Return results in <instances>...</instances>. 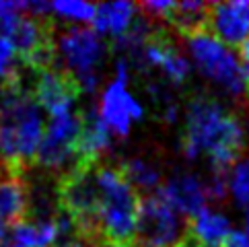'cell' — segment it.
<instances>
[{
    "instance_id": "9a60e30c",
    "label": "cell",
    "mask_w": 249,
    "mask_h": 247,
    "mask_svg": "<svg viewBox=\"0 0 249 247\" xmlns=\"http://www.w3.org/2000/svg\"><path fill=\"white\" fill-rule=\"evenodd\" d=\"M231 233H233L231 220L214 210L204 208L198 216L190 218V235L202 247H220Z\"/></svg>"
},
{
    "instance_id": "7402d4cb",
    "label": "cell",
    "mask_w": 249,
    "mask_h": 247,
    "mask_svg": "<svg viewBox=\"0 0 249 247\" xmlns=\"http://www.w3.org/2000/svg\"><path fill=\"white\" fill-rule=\"evenodd\" d=\"M220 247H249V237H247L245 233L233 231L225 241H222Z\"/></svg>"
},
{
    "instance_id": "cb8c5ba5",
    "label": "cell",
    "mask_w": 249,
    "mask_h": 247,
    "mask_svg": "<svg viewBox=\"0 0 249 247\" xmlns=\"http://www.w3.org/2000/svg\"><path fill=\"white\" fill-rule=\"evenodd\" d=\"M0 247H21L19 243H17V239L11 235V233H6V237H4V241L0 243Z\"/></svg>"
},
{
    "instance_id": "d6986e66",
    "label": "cell",
    "mask_w": 249,
    "mask_h": 247,
    "mask_svg": "<svg viewBox=\"0 0 249 247\" xmlns=\"http://www.w3.org/2000/svg\"><path fill=\"white\" fill-rule=\"evenodd\" d=\"M229 190L233 194V198L239 206L249 208V159L237 161V165L233 167Z\"/></svg>"
},
{
    "instance_id": "30bf717a",
    "label": "cell",
    "mask_w": 249,
    "mask_h": 247,
    "mask_svg": "<svg viewBox=\"0 0 249 247\" xmlns=\"http://www.w3.org/2000/svg\"><path fill=\"white\" fill-rule=\"evenodd\" d=\"M29 188L21 169L11 165L0 167V220L6 227H17L27 220Z\"/></svg>"
},
{
    "instance_id": "6da1fadb",
    "label": "cell",
    "mask_w": 249,
    "mask_h": 247,
    "mask_svg": "<svg viewBox=\"0 0 249 247\" xmlns=\"http://www.w3.org/2000/svg\"><path fill=\"white\" fill-rule=\"evenodd\" d=\"M181 146L188 159L208 153L212 167L229 171L243 153L245 134L239 120L222 109L220 103L210 97H196L188 107Z\"/></svg>"
},
{
    "instance_id": "2e32d148",
    "label": "cell",
    "mask_w": 249,
    "mask_h": 247,
    "mask_svg": "<svg viewBox=\"0 0 249 247\" xmlns=\"http://www.w3.org/2000/svg\"><path fill=\"white\" fill-rule=\"evenodd\" d=\"M136 4H130V2H105V4H97V11H95V19H93V29L103 35H120L126 31L132 21L136 17Z\"/></svg>"
},
{
    "instance_id": "603a6c76",
    "label": "cell",
    "mask_w": 249,
    "mask_h": 247,
    "mask_svg": "<svg viewBox=\"0 0 249 247\" xmlns=\"http://www.w3.org/2000/svg\"><path fill=\"white\" fill-rule=\"evenodd\" d=\"M54 247H95V245H93V243H89V241H85L83 237L74 235V237H70V239H66V241L56 243Z\"/></svg>"
},
{
    "instance_id": "52a82bcc",
    "label": "cell",
    "mask_w": 249,
    "mask_h": 247,
    "mask_svg": "<svg viewBox=\"0 0 249 247\" xmlns=\"http://www.w3.org/2000/svg\"><path fill=\"white\" fill-rule=\"evenodd\" d=\"M126 81H128V66L126 60L118 62V76L115 81L105 89L99 113L107 128L115 132L118 136H128L130 126L134 120L142 118V105L126 91Z\"/></svg>"
},
{
    "instance_id": "484cf974",
    "label": "cell",
    "mask_w": 249,
    "mask_h": 247,
    "mask_svg": "<svg viewBox=\"0 0 249 247\" xmlns=\"http://www.w3.org/2000/svg\"><path fill=\"white\" fill-rule=\"evenodd\" d=\"M4 237H6V225L2 223V220H0V243L4 241Z\"/></svg>"
},
{
    "instance_id": "7a4b0ae2",
    "label": "cell",
    "mask_w": 249,
    "mask_h": 247,
    "mask_svg": "<svg viewBox=\"0 0 249 247\" xmlns=\"http://www.w3.org/2000/svg\"><path fill=\"white\" fill-rule=\"evenodd\" d=\"M43 138L41 107L23 87L0 89V159L25 171Z\"/></svg>"
},
{
    "instance_id": "4fadbf2b",
    "label": "cell",
    "mask_w": 249,
    "mask_h": 247,
    "mask_svg": "<svg viewBox=\"0 0 249 247\" xmlns=\"http://www.w3.org/2000/svg\"><path fill=\"white\" fill-rule=\"evenodd\" d=\"M111 130L97 107L81 111V136L76 144V165L101 163V155L109 148Z\"/></svg>"
},
{
    "instance_id": "ac0fdd59",
    "label": "cell",
    "mask_w": 249,
    "mask_h": 247,
    "mask_svg": "<svg viewBox=\"0 0 249 247\" xmlns=\"http://www.w3.org/2000/svg\"><path fill=\"white\" fill-rule=\"evenodd\" d=\"M120 169L124 173V177L128 179V183L134 188L136 192L138 190H155L159 185V171L155 167L146 165L144 161L140 159H132V161H126L120 165Z\"/></svg>"
},
{
    "instance_id": "8fae6325",
    "label": "cell",
    "mask_w": 249,
    "mask_h": 247,
    "mask_svg": "<svg viewBox=\"0 0 249 247\" xmlns=\"http://www.w3.org/2000/svg\"><path fill=\"white\" fill-rule=\"evenodd\" d=\"M142 64L161 68L173 85H181L190 76V62L177 52V48L169 39V35L161 29H155L148 41L144 43L140 66Z\"/></svg>"
},
{
    "instance_id": "44dd1931",
    "label": "cell",
    "mask_w": 249,
    "mask_h": 247,
    "mask_svg": "<svg viewBox=\"0 0 249 247\" xmlns=\"http://www.w3.org/2000/svg\"><path fill=\"white\" fill-rule=\"evenodd\" d=\"M239 66H241L243 83H245V97L249 99V39L239 46Z\"/></svg>"
},
{
    "instance_id": "83f0119b",
    "label": "cell",
    "mask_w": 249,
    "mask_h": 247,
    "mask_svg": "<svg viewBox=\"0 0 249 247\" xmlns=\"http://www.w3.org/2000/svg\"><path fill=\"white\" fill-rule=\"evenodd\" d=\"M130 247H138V245H130Z\"/></svg>"
},
{
    "instance_id": "7c38bea8",
    "label": "cell",
    "mask_w": 249,
    "mask_h": 247,
    "mask_svg": "<svg viewBox=\"0 0 249 247\" xmlns=\"http://www.w3.org/2000/svg\"><path fill=\"white\" fill-rule=\"evenodd\" d=\"M171 208H175L185 218L198 216L206 208V188L204 183L190 173H177L157 192Z\"/></svg>"
},
{
    "instance_id": "9c48e42d",
    "label": "cell",
    "mask_w": 249,
    "mask_h": 247,
    "mask_svg": "<svg viewBox=\"0 0 249 247\" xmlns=\"http://www.w3.org/2000/svg\"><path fill=\"white\" fill-rule=\"evenodd\" d=\"M208 33L222 46H241L249 39V2H212Z\"/></svg>"
},
{
    "instance_id": "8992f818",
    "label": "cell",
    "mask_w": 249,
    "mask_h": 247,
    "mask_svg": "<svg viewBox=\"0 0 249 247\" xmlns=\"http://www.w3.org/2000/svg\"><path fill=\"white\" fill-rule=\"evenodd\" d=\"M190 52L196 60V64L208 78L216 85L225 87L233 95H245V83L233 52H229L227 46H222L210 33H200L196 37L188 39Z\"/></svg>"
},
{
    "instance_id": "4316f807",
    "label": "cell",
    "mask_w": 249,
    "mask_h": 247,
    "mask_svg": "<svg viewBox=\"0 0 249 247\" xmlns=\"http://www.w3.org/2000/svg\"><path fill=\"white\" fill-rule=\"evenodd\" d=\"M245 227H247V237H249V212H247V220H245Z\"/></svg>"
},
{
    "instance_id": "d4e9b609",
    "label": "cell",
    "mask_w": 249,
    "mask_h": 247,
    "mask_svg": "<svg viewBox=\"0 0 249 247\" xmlns=\"http://www.w3.org/2000/svg\"><path fill=\"white\" fill-rule=\"evenodd\" d=\"M179 247H202V245H200V243H198V241H196V239H194V237L190 235V237H188V239H185V241H183V243H181Z\"/></svg>"
},
{
    "instance_id": "277c9868",
    "label": "cell",
    "mask_w": 249,
    "mask_h": 247,
    "mask_svg": "<svg viewBox=\"0 0 249 247\" xmlns=\"http://www.w3.org/2000/svg\"><path fill=\"white\" fill-rule=\"evenodd\" d=\"M56 46L66 60V70L78 81L81 89L93 93L99 83L97 64L105 54L101 35L93 27H68L60 33Z\"/></svg>"
},
{
    "instance_id": "ba28073f",
    "label": "cell",
    "mask_w": 249,
    "mask_h": 247,
    "mask_svg": "<svg viewBox=\"0 0 249 247\" xmlns=\"http://www.w3.org/2000/svg\"><path fill=\"white\" fill-rule=\"evenodd\" d=\"M81 93L83 89L78 81L66 68H60V66L37 72V81H35V87H33L35 101L52 118L72 111V105L81 97Z\"/></svg>"
},
{
    "instance_id": "e0dca14e",
    "label": "cell",
    "mask_w": 249,
    "mask_h": 247,
    "mask_svg": "<svg viewBox=\"0 0 249 247\" xmlns=\"http://www.w3.org/2000/svg\"><path fill=\"white\" fill-rule=\"evenodd\" d=\"M21 60L17 56V50L4 35H0V89H13L23 87L21 76Z\"/></svg>"
},
{
    "instance_id": "3957f363",
    "label": "cell",
    "mask_w": 249,
    "mask_h": 247,
    "mask_svg": "<svg viewBox=\"0 0 249 247\" xmlns=\"http://www.w3.org/2000/svg\"><path fill=\"white\" fill-rule=\"evenodd\" d=\"M190 237V220L155 194L140 200L134 245L179 247Z\"/></svg>"
},
{
    "instance_id": "5bb4252c",
    "label": "cell",
    "mask_w": 249,
    "mask_h": 247,
    "mask_svg": "<svg viewBox=\"0 0 249 247\" xmlns=\"http://www.w3.org/2000/svg\"><path fill=\"white\" fill-rule=\"evenodd\" d=\"M210 4L212 2H171L165 21L188 39L200 33H208Z\"/></svg>"
},
{
    "instance_id": "5b68a950",
    "label": "cell",
    "mask_w": 249,
    "mask_h": 247,
    "mask_svg": "<svg viewBox=\"0 0 249 247\" xmlns=\"http://www.w3.org/2000/svg\"><path fill=\"white\" fill-rule=\"evenodd\" d=\"M78 136H81V113L70 111L52 118L33 163L50 173H60L62 177L68 173V163L76 167Z\"/></svg>"
},
{
    "instance_id": "ffe728a7",
    "label": "cell",
    "mask_w": 249,
    "mask_h": 247,
    "mask_svg": "<svg viewBox=\"0 0 249 247\" xmlns=\"http://www.w3.org/2000/svg\"><path fill=\"white\" fill-rule=\"evenodd\" d=\"M52 11H54L56 15H60V17H66V19L93 23L97 6L89 4V2H72V0H68V2H54L52 4Z\"/></svg>"
}]
</instances>
